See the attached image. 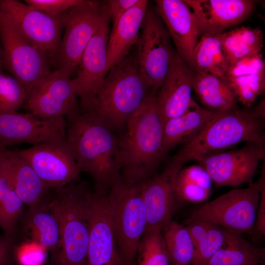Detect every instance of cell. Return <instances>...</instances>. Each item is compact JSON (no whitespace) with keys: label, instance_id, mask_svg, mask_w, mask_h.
I'll list each match as a JSON object with an SVG mask.
<instances>
[{"label":"cell","instance_id":"6da1fadb","mask_svg":"<svg viewBox=\"0 0 265 265\" xmlns=\"http://www.w3.org/2000/svg\"><path fill=\"white\" fill-rule=\"evenodd\" d=\"M66 117V139L80 171L90 175L95 189L107 193L122 177L118 137L92 112L78 107Z\"/></svg>","mask_w":265,"mask_h":265},{"label":"cell","instance_id":"7a4b0ae2","mask_svg":"<svg viewBox=\"0 0 265 265\" xmlns=\"http://www.w3.org/2000/svg\"><path fill=\"white\" fill-rule=\"evenodd\" d=\"M157 92L151 89L127 123L125 132L118 137L121 175L131 183L141 184L154 175L166 155L163 125L156 105Z\"/></svg>","mask_w":265,"mask_h":265},{"label":"cell","instance_id":"3957f363","mask_svg":"<svg viewBox=\"0 0 265 265\" xmlns=\"http://www.w3.org/2000/svg\"><path fill=\"white\" fill-rule=\"evenodd\" d=\"M263 105L253 110L237 106L214 111L203 131L183 145L171 161L183 165L209 156L228 151L241 143L265 142Z\"/></svg>","mask_w":265,"mask_h":265},{"label":"cell","instance_id":"277c9868","mask_svg":"<svg viewBox=\"0 0 265 265\" xmlns=\"http://www.w3.org/2000/svg\"><path fill=\"white\" fill-rule=\"evenodd\" d=\"M46 207L59 228V250L53 257L57 265H86L90 235L89 198L85 182H74L53 190Z\"/></svg>","mask_w":265,"mask_h":265},{"label":"cell","instance_id":"5b68a950","mask_svg":"<svg viewBox=\"0 0 265 265\" xmlns=\"http://www.w3.org/2000/svg\"><path fill=\"white\" fill-rule=\"evenodd\" d=\"M150 90L136 56L129 55L108 71L90 112L113 131L120 130Z\"/></svg>","mask_w":265,"mask_h":265},{"label":"cell","instance_id":"8992f818","mask_svg":"<svg viewBox=\"0 0 265 265\" xmlns=\"http://www.w3.org/2000/svg\"><path fill=\"white\" fill-rule=\"evenodd\" d=\"M107 198L119 255L124 265H134L147 226L141 184L128 182L121 177L111 186Z\"/></svg>","mask_w":265,"mask_h":265},{"label":"cell","instance_id":"52a82bcc","mask_svg":"<svg viewBox=\"0 0 265 265\" xmlns=\"http://www.w3.org/2000/svg\"><path fill=\"white\" fill-rule=\"evenodd\" d=\"M265 181L264 171L256 183L245 188L232 190L206 203L194 211L189 219L209 222L240 235L248 233L254 227Z\"/></svg>","mask_w":265,"mask_h":265},{"label":"cell","instance_id":"ba28073f","mask_svg":"<svg viewBox=\"0 0 265 265\" xmlns=\"http://www.w3.org/2000/svg\"><path fill=\"white\" fill-rule=\"evenodd\" d=\"M108 11L106 2L85 0L61 15L65 31L55 58L56 69L72 75L79 66L85 48Z\"/></svg>","mask_w":265,"mask_h":265},{"label":"cell","instance_id":"9c48e42d","mask_svg":"<svg viewBox=\"0 0 265 265\" xmlns=\"http://www.w3.org/2000/svg\"><path fill=\"white\" fill-rule=\"evenodd\" d=\"M0 39L3 67L21 82L26 93L52 71L53 64L48 56L30 42L1 10Z\"/></svg>","mask_w":265,"mask_h":265},{"label":"cell","instance_id":"30bf717a","mask_svg":"<svg viewBox=\"0 0 265 265\" xmlns=\"http://www.w3.org/2000/svg\"><path fill=\"white\" fill-rule=\"evenodd\" d=\"M136 43V59L151 89L158 91L170 66L174 52L162 20L147 9Z\"/></svg>","mask_w":265,"mask_h":265},{"label":"cell","instance_id":"8fae6325","mask_svg":"<svg viewBox=\"0 0 265 265\" xmlns=\"http://www.w3.org/2000/svg\"><path fill=\"white\" fill-rule=\"evenodd\" d=\"M14 151L53 190L73 182L80 172L67 139L45 142L28 149Z\"/></svg>","mask_w":265,"mask_h":265},{"label":"cell","instance_id":"7c38bea8","mask_svg":"<svg viewBox=\"0 0 265 265\" xmlns=\"http://www.w3.org/2000/svg\"><path fill=\"white\" fill-rule=\"evenodd\" d=\"M265 157V142H253L240 149L209 156L198 163L206 170L217 187H238L252 183L259 163Z\"/></svg>","mask_w":265,"mask_h":265},{"label":"cell","instance_id":"4fadbf2b","mask_svg":"<svg viewBox=\"0 0 265 265\" xmlns=\"http://www.w3.org/2000/svg\"><path fill=\"white\" fill-rule=\"evenodd\" d=\"M0 10L30 42L48 56L54 66L63 29L62 15L53 16L16 0H0Z\"/></svg>","mask_w":265,"mask_h":265},{"label":"cell","instance_id":"5bb4252c","mask_svg":"<svg viewBox=\"0 0 265 265\" xmlns=\"http://www.w3.org/2000/svg\"><path fill=\"white\" fill-rule=\"evenodd\" d=\"M109 12L85 48L73 79L81 110H92L107 71V44L109 36Z\"/></svg>","mask_w":265,"mask_h":265},{"label":"cell","instance_id":"9a60e30c","mask_svg":"<svg viewBox=\"0 0 265 265\" xmlns=\"http://www.w3.org/2000/svg\"><path fill=\"white\" fill-rule=\"evenodd\" d=\"M71 77L55 69L35 83L27 92L30 112L44 119L65 118L74 112L77 95Z\"/></svg>","mask_w":265,"mask_h":265},{"label":"cell","instance_id":"2e32d148","mask_svg":"<svg viewBox=\"0 0 265 265\" xmlns=\"http://www.w3.org/2000/svg\"><path fill=\"white\" fill-rule=\"evenodd\" d=\"M66 139L64 117L40 118L34 114L0 111V150L20 144L33 146Z\"/></svg>","mask_w":265,"mask_h":265},{"label":"cell","instance_id":"e0dca14e","mask_svg":"<svg viewBox=\"0 0 265 265\" xmlns=\"http://www.w3.org/2000/svg\"><path fill=\"white\" fill-rule=\"evenodd\" d=\"M107 194L94 189L89 195L90 235L86 265H124L116 245Z\"/></svg>","mask_w":265,"mask_h":265},{"label":"cell","instance_id":"ac0fdd59","mask_svg":"<svg viewBox=\"0 0 265 265\" xmlns=\"http://www.w3.org/2000/svg\"><path fill=\"white\" fill-rule=\"evenodd\" d=\"M182 165L170 161L159 174L141 184V192L147 216L146 229H162L170 220L180 205L174 191L176 176Z\"/></svg>","mask_w":265,"mask_h":265},{"label":"cell","instance_id":"d6986e66","mask_svg":"<svg viewBox=\"0 0 265 265\" xmlns=\"http://www.w3.org/2000/svg\"><path fill=\"white\" fill-rule=\"evenodd\" d=\"M193 69L174 53L169 71L156 96L162 125L186 112L196 102L192 97Z\"/></svg>","mask_w":265,"mask_h":265},{"label":"cell","instance_id":"ffe728a7","mask_svg":"<svg viewBox=\"0 0 265 265\" xmlns=\"http://www.w3.org/2000/svg\"><path fill=\"white\" fill-rule=\"evenodd\" d=\"M200 35L217 34L246 19L254 8L250 0H186Z\"/></svg>","mask_w":265,"mask_h":265},{"label":"cell","instance_id":"44dd1931","mask_svg":"<svg viewBox=\"0 0 265 265\" xmlns=\"http://www.w3.org/2000/svg\"><path fill=\"white\" fill-rule=\"evenodd\" d=\"M156 12L174 42L177 53L191 68L193 52L200 35L194 17L181 0L156 1Z\"/></svg>","mask_w":265,"mask_h":265},{"label":"cell","instance_id":"7402d4cb","mask_svg":"<svg viewBox=\"0 0 265 265\" xmlns=\"http://www.w3.org/2000/svg\"><path fill=\"white\" fill-rule=\"evenodd\" d=\"M0 171L10 181L23 203L29 208L41 207L49 201L50 191L53 190L14 150H0Z\"/></svg>","mask_w":265,"mask_h":265},{"label":"cell","instance_id":"603a6c76","mask_svg":"<svg viewBox=\"0 0 265 265\" xmlns=\"http://www.w3.org/2000/svg\"><path fill=\"white\" fill-rule=\"evenodd\" d=\"M237 101L250 107L264 91L265 65L261 53L249 55L230 64L223 79Z\"/></svg>","mask_w":265,"mask_h":265},{"label":"cell","instance_id":"cb8c5ba5","mask_svg":"<svg viewBox=\"0 0 265 265\" xmlns=\"http://www.w3.org/2000/svg\"><path fill=\"white\" fill-rule=\"evenodd\" d=\"M148 3V0H139L112 26L107 44V72L129 55L132 48L136 45Z\"/></svg>","mask_w":265,"mask_h":265},{"label":"cell","instance_id":"d4e9b609","mask_svg":"<svg viewBox=\"0 0 265 265\" xmlns=\"http://www.w3.org/2000/svg\"><path fill=\"white\" fill-rule=\"evenodd\" d=\"M213 112L196 103L184 114L167 120L163 126L165 153L196 137L204 129Z\"/></svg>","mask_w":265,"mask_h":265},{"label":"cell","instance_id":"484cf974","mask_svg":"<svg viewBox=\"0 0 265 265\" xmlns=\"http://www.w3.org/2000/svg\"><path fill=\"white\" fill-rule=\"evenodd\" d=\"M225 241L208 265H260L265 249L254 245L242 235L225 230Z\"/></svg>","mask_w":265,"mask_h":265},{"label":"cell","instance_id":"4316f807","mask_svg":"<svg viewBox=\"0 0 265 265\" xmlns=\"http://www.w3.org/2000/svg\"><path fill=\"white\" fill-rule=\"evenodd\" d=\"M195 73L192 90L204 108L212 111H221L237 106L236 97L224 80L210 73Z\"/></svg>","mask_w":265,"mask_h":265},{"label":"cell","instance_id":"83f0119b","mask_svg":"<svg viewBox=\"0 0 265 265\" xmlns=\"http://www.w3.org/2000/svg\"><path fill=\"white\" fill-rule=\"evenodd\" d=\"M185 222L194 246L191 264L208 265L211 258L224 244L225 230L202 220L188 219Z\"/></svg>","mask_w":265,"mask_h":265},{"label":"cell","instance_id":"f1b7e54d","mask_svg":"<svg viewBox=\"0 0 265 265\" xmlns=\"http://www.w3.org/2000/svg\"><path fill=\"white\" fill-rule=\"evenodd\" d=\"M213 183L209 174L200 165L182 168L174 182V191L179 204L201 203L210 196Z\"/></svg>","mask_w":265,"mask_h":265},{"label":"cell","instance_id":"f546056e","mask_svg":"<svg viewBox=\"0 0 265 265\" xmlns=\"http://www.w3.org/2000/svg\"><path fill=\"white\" fill-rule=\"evenodd\" d=\"M25 228L31 240L49 251L54 257L59 248L60 234L57 221L46 207L29 208L24 219Z\"/></svg>","mask_w":265,"mask_h":265},{"label":"cell","instance_id":"4dcf8cb0","mask_svg":"<svg viewBox=\"0 0 265 265\" xmlns=\"http://www.w3.org/2000/svg\"><path fill=\"white\" fill-rule=\"evenodd\" d=\"M229 65L217 34L202 35L193 52L191 68L195 72L210 73L223 80Z\"/></svg>","mask_w":265,"mask_h":265},{"label":"cell","instance_id":"1f68e13d","mask_svg":"<svg viewBox=\"0 0 265 265\" xmlns=\"http://www.w3.org/2000/svg\"><path fill=\"white\" fill-rule=\"evenodd\" d=\"M217 35L229 64L261 53L263 47L264 36L259 27L241 26Z\"/></svg>","mask_w":265,"mask_h":265},{"label":"cell","instance_id":"d6a6232c","mask_svg":"<svg viewBox=\"0 0 265 265\" xmlns=\"http://www.w3.org/2000/svg\"><path fill=\"white\" fill-rule=\"evenodd\" d=\"M161 231L171 265L191 264L194 246L186 227L171 220Z\"/></svg>","mask_w":265,"mask_h":265},{"label":"cell","instance_id":"836d02e7","mask_svg":"<svg viewBox=\"0 0 265 265\" xmlns=\"http://www.w3.org/2000/svg\"><path fill=\"white\" fill-rule=\"evenodd\" d=\"M24 204L7 177L0 171V227L14 236Z\"/></svg>","mask_w":265,"mask_h":265},{"label":"cell","instance_id":"e575fe53","mask_svg":"<svg viewBox=\"0 0 265 265\" xmlns=\"http://www.w3.org/2000/svg\"><path fill=\"white\" fill-rule=\"evenodd\" d=\"M161 229H146L137 248L138 265H169V258Z\"/></svg>","mask_w":265,"mask_h":265},{"label":"cell","instance_id":"d590c367","mask_svg":"<svg viewBox=\"0 0 265 265\" xmlns=\"http://www.w3.org/2000/svg\"><path fill=\"white\" fill-rule=\"evenodd\" d=\"M27 93L14 77L0 70V111L16 112L26 103Z\"/></svg>","mask_w":265,"mask_h":265},{"label":"cell","instance_id":"8d00e7d4","mask_svg":"<svg viewBox=\"0 0 265 265\" xmlns=\"http://www.w3.org/2000/svg\"><path fill=\"white\" fill-rule=\"evenodd\" d=\"M47 250L31 240L14 249V257L20 265H43L47 257Z\"/></svg>","mask_w":265,"mask_h":265},{"label":"cell","instance_id":"74e56055","mask_svg":"<svg viewBox=\"0 0 265 265\" xmlns=\"http://www.w3.org/2000/svg\"><path fill=\"white\" fill-rule=\"evenodd\" d=\"M85 0H25L30 7L53 16H60L71 8Z\"/></svg>","mask_w":265,"mask_h":265},{"label":"cell","instance_id":"f35d334b","mask_svg":"<svg viewBox=\"0 0 265 265\" xmlns=\"http://www.w3.org/2000/svg\"><path fill=\"white\" fill-rule=\"evenodd\" d=\"M139 0H110L106 2L112 26L128 11L135 5Z\"/></svg>","mask_w":265,"mask_h":265},{"label":"cell","instance_id":"ab89813d","mask_svg":"<svg viewBox=\"0 0 265 265\" xmlns=\"http://www.w3.org/2000/svg\"><path fill=\"white\" fill-rule=\"evenodd\" d=\"M14 236L0 235V265H11L14 257Z\"/></svg>","mask_w":265,"mask_h":265},{"label":"cell","instance_id":"60d3db41","mask_svg":"<svg viewBox=\"0 0 265 265\" xmlns=\"http://www.w3.org/2000/svg\"><path fill=\"white\" fill-rule=\"evenodd\" d=\"M254 227L259 234L265 235V187L261 192Z\"/></svg>","mask_w":265,"mask_h":265},{"label":"cell","instance_id":"b9f144b4","mask_svg":"<svg viewBox=\"0 0 265 265\" xmlns=\"http://www.w3.org/2000/svg\"><path fill=\"white\" fill-rule=\"evenodd\" d=\"M2 48L0 39V70H2Z\"/></svg>","mask_w":265,"mask_h":265}]
</instances>
